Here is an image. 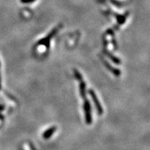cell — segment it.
<instances>
[{
  "instance_id": "obj_13",
  "label": "cell",
  "mask_w": 150,
  "mask_h": 150,
  "mask_svg": "<svg viewBox=\"0 0 150 150\" xmlns=\"http://www.w3.org/2000/svg\"><path fill=\"white\" fill-rule=\"evenodd\" d=\"M0 65H1V63H0Z\"/></svg>"
},
{
  "instance_id": "obj_11",
  "label": "cell",
  "mask_w": 150,
  "mask_h": 150,
  "mask_svg": "<svg viewBox=\"0 0 150 150\" xmlns=\"http://www.w3.org/2000/svg\"><path fill=\"white\" fill-rule=\"evenodd\" d=\"M4 107L3 105H1V104H0V110H3V109H4Z\"/></svg>"
},
{
  "instance_id": "obj_7",
  "label": "cell",
  "mask_w": 150,
  "mask_h": 150,
  "mask_svg": "<svg viewBox=\"0 0 150 150\" xmlns=\"http://www.w3.org/2000/svg\"><path fill=\"white\" fill-rule=\"evenodd\" d=\"M104 53L106 54V55L107 56L113 63H115V64H120L121 63L120 60L118 59V58L115 57V56H114L112 54H110V52H108L107 51H104Z\"/></svg>"
},
{
  "instance_id": "obj_9",
  "label": "cell",
  "mask_w": 150,
  "mask_h": 150,
  "mask_svg": "<svg viewBox=\"0 0 150 150\" xmlns=\"http://www.w3.org/2000/svg\"><path fill=\"white\" fill-rule=\"evenodd\" d=\"M36 0H20V2L23 4H31L33 3Z\"/></svg>"
},
{
  "instance_id": "obj_5",
  "label": "cell",
  "mask_w": 150,
  "mask_h": 150,
  "mask_svg": "<svg viewBox=\"0 0 150 150\" xmlns=\"http://www.w3.org/2000/svg\"><path fill=\"white\" fill-rule=\"evenodd\" d=\"M56 130V127H52L51 128H49L47 130H46L42 134V137L44 139H48L51 137L53 134L54 133V131Z\"/></svg>"
},
{
  "instance_id": "obj_10",
  "label": "cell",
  "mask_w": 150,
  "mask_h": 150,
  "mask_svg": "<svg viewBox=\"0 0 150 150\" xmlns=\"http://www.w3.org/2000/svg\"><path fill=\"white\" fill-rule=\"evenodd\" d=\"M29 147H30V149L31 150H36V149H35V147H34V145H33L31 142H29Z\"/></svg>"
},
{
  "instance_id": "obj_1",
  "label": "cell",
  "mask_w": 150,
  "mask_h": 150,
  "mask_svg": "<svg viewBox=\"0 0 150 150\" xmlns=\"http://www.w3.org/2000/svg\"><path fill=\"white\" fill-rule=\"evenodd\" d=\"M83 109L85 111L86 122L88 125H91L92 122V115H91V103L87 99L85 98L83 101Z\"/></svg>"
},
{
  "instance_id": "obj_4",
  "label": "cell",
  "mask_w": 150,
  "mask_h": 150,
  "mask_svg": "<svg viewBox=\"0 0 150 150\" xmlns=\"http://www.w3.org/2000/svg\"><path fill=\"white\" fill-rule=\"evenodd\" d=\"M102 60H103V63H104L105 66L106 67V68H107L109 71H110V72H111L112 74H115V76H120V75L121 72H120V70H119V69L113 68V67H112L111 65H110L107 61H105V60H104V59H102Z\"/></svg>"
},
{
  "instance_id": "obj_3",
  "label": "cell",
  "mask_w": 150,
  "mask_h": 150,
  "mask_svg": "<svg viewBox=\"0 0 150 150\" xmlns=\"http://www.w3.org/2000/svg\"><path fill=\"white\" fill-rule=\"evenodd\" d=\"M88 93L90 95H91V97L92 99H93L94 104H95V106H96L97 112H98V114L99 115H102L103 108H102V105H101V104H100V102H99L98 98H97L96 94H95V93L93 91V90H90V91H88Z\"/></svg>"
},
{
  "instance_id": "obj_8",
  "label": "cell",
  "mask_w": 150,
  "mask_h": 150,
  "mask_svg": "<svg viewBox=\"0 0 150 150\" xmlns=\"http://www.w3.org/2000/svg\"><path fill=\"white\" fill-rule=\"evenodd\" d=\"M74 75H75V77H76V79L78 81H80L82 80V76L79 71L74 70Z\"/></svg>"
},
{
  "instance_id": "obj_6",
  "label": "cell",
  "mask_w": 150,
  "mask_h": 150,
  "mask_svg": "<svg viewBox=\"0 0 150 150\" xmlns=\"http://www.w3.org/2000/svg\"><path fill=\"white\" fill-rule=\"evenodd\" d=\"M79 88H80L81 96V97L83 99L86 98V83L83 81V80L80 81Z\"/></svg>"
},
{
  "instance_id": "obj_2",
  "label": "cell",
  "mask_w": 150,
  "mask_h": 150,
  "mask_svg": "<svg viewBox=\"0 0 150 150\" xmlns=\"http://www.w3.org/2000/svg\"><path fill=\"white\" fill-rule=\"evenodd\" d=\"M59 29V27L54 28V29L52 30L51 32L49 33V34L47 35L45 38H44L41 39L40 41H38V45H45V47H47V48L50 47V40H51L52 38L53 37L54 35L58 32Z\"/></svg>"
},
{
  "instance_id": "obj_12",
  "label": "cell",
  "mask_w": 150,
  "mask_h": 150,
  "mask_svg": "<svg viewBox=\"0 0 150 150\" xmlns=\"http://www.w3.org/2000/svg\"><path fill=\"white\" fill-rule=\"evenodd\" d=\"M0 88H1V75H0Z\"/></svg>"
}]
</instances>
